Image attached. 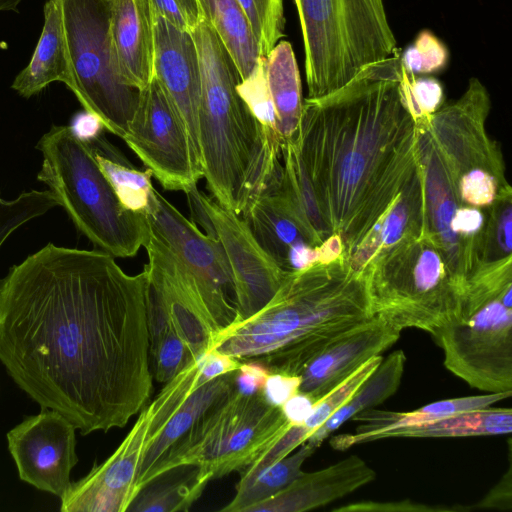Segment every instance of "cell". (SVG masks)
Wrapping results in <instances>:
<instances>
[{
    "label": "cell",
    "mask_w": 512,
    "mask_h": 512,
    "mask_svg": "<svg viewBox=\"0 0 512 512\" xmlns=\"http://www.w3.org/2000/svg\"><path fill=\"white\" fill-rule=\"evenodd\" d=\"M148 275L52 243L0 278V361L82 435L124 427L152 392Z\"/></svg>",
    "instance_id": "6da1fadb"
},
{
    "label": "cell",
    "mask_w": 512,
    "mask_h": 512,
    "mask_svg": "<svg viewBox=\"0 0 512 512\" xmlns=\"http://www.w3.org/2000/svg\"><path fill=\"white\" fill-rule=\"evenodd\" d=\"M400 53L329 95L306 98L294 136L320 216L341 239L347 263L418 170L417 130L399 91Z\"/></svg>",
    "instance_id": "7a4b0ae2"
},
{
    "label": "cell",
    "mask_w": 512,
    "mask_h": 512,
    "mask_svg": "<svg viewBox=\"0 0 512 512\" xmlns=\"http://www.w3.org/2000/svg\"><path fill=\"white\" fill-rule=\"evenodd\" d=\"M366 272L343 258L288 272L255 314L219 331L211 349L300 375L329 345L374 318Z\"/></svg>",
    "instance_id": "3957f363"
},
{
    "label": "cell",
    "mask_w": 512,
    "mask_h": 512,
    "mask_svg": "<svg viewBox=\"0 0 512 512\" xmlns=\"http://www.w3.org/2000/svg\"><path fill=\"white\" fill-rule=\"evenodd\" d=\"M199 56L198 137L212 197L241 215L281 175V145L271 141L237 91L239 71L211 25L192 32Z\"/></svg>",
    "instance_id": "277c9868"
},
{
    "label": "cell",
    "mask_w": 512,
    "mask_h": 512,
    "mask_svg": "<svg viewBox=\"0 0 512 512\" xmlns=\"http://www.w3.org/2000/svg\"><path fill=\"white\" fill-rule=\"evenodd\" d=\"M46 184L75 227L97 250L114 258L135 256L150 230L147 215L127 210L100 169L89 141L71 126H52L38 141Z\"/></svg>",
    "instance_id": "5b68a950"
},
{
    "label": "cell",
    "mask_w": 512,
    "mask_h": 512,
    "mask_svg": "<svg viewBox=\"0 0 512 512\" xmlns=\"http://www.w3.org/2000/svg\"><path fill=\"white\" fill-rule=\"evenodd\" d=\"M309 99L329 95L401 51L384 0H294Z\"/></svg>",
    "instance_id": "8992f818"
},
{
    "label": "cell",
    "mask_w": 512,
    "mask_h": 512,
    "mask_svg": "<svg viewBox=\"0 0 512 512\" xmlns=\"http://www.w3.org/2000/svg\"><path fill=\"white\" fill-rule=\"evenodd\" d=\"M365 272L374 315L401 331L417 328L433 335L462 318L464 286L424 232L383 255Z\"/></svg>",
    "instance_id": "52a82bcc"
},
{
    "label": "cell",
    "mask_w": 512,
    "mask_h": 512,
    "mask_svg": "<svg viewBox=\"0 0 512 512\" xmlns=\"http://www.w3.org/2000/svg\"><path fill=\"white\" fill-rule=\"evenodd\" d=\"M292 426L262 390L236 387L160 460L151 480L181 465L198 466L210 480L239 472Z\"/></svg>",
    "instance_id": "ba28073f"
},
{
    "label": "cell",
    "mask_w": 512,
    "mask_h": 512,
    "mask_svg": "<svg viewBox=\"0 0 512 512\" xmlns=\"http://www.w3.org/2000/svg\"><path fill=\"white\" fill-rule=\"evenodd\" d=\"M60 6L73 75L72 92L85 111L123 138L141 90L121 76L111 40V0H56Z\"/></svg>",
    "instance_id": "9c48e42d"
},
{
    "label": "cell",
    "mask_w": 512,
    "mask_h": 512,
    "mask_svg": "<svg viewBox=\"0 0 512 512\" xmlns=\"http://www.w3.org/2000/svg\"><path fill=\"white\" fill-rule=\"evenodd\" d=\"M433 336L444 365L469 386L487 393L512 391V308L494 299Z\"/></svg>",
    "instance_id": "30bf717a"
},
{
    "label": "cell",
    "mask_w": 512,
    "mask_h": 512,
    "mask_svg": "<svg viewBox=\"0 0 512 512\" xmlns=\"http://www.w3.org/2000/svg\"><path fill=\"white\" fill-rule=\"evenodd\" d=\"M122 140L167 190L185 193L203 178L185 123L154 77L141 90L139 105Z\"/></svg>",
    "instance_id": "8fae6325"
},
{
    "label": "cell",
    "mask_w": 512,
    "mask_h": 512,
    "mask_svg": "<svg viewBox=\"0 0 512 512\" xmlns=\"http://www.w3.org/2000/svg\"><path fill=\"white\" fill-rule=\"evenodd\" d=\"M491 101L486 87L471 78L464 94L432 115L425 129L454 185L479 177L507 181L501 150L486 130Z\"/></svg>",
    "instance_id": "7c38bea8"
},
{
    "label": "cell",
    "mask_w": 512,
    "mask_h": 512,
    "mask_svg": "<svg viewBox=\"0 0 512 512\" xmlns=\"http://www.w3.org/2000/svg\"><path fill=\"white\" fill-rule=\"evenodd\" d=\"M147 219L196 280L216 334L237 318L228 291L231 272L219 241L203 233L156 189Z\"/></svg>",
    "instance_id": "4fadbf2b"
},
{
    "label": "cell",
    "mask_w": 512,
    "mask_h": 512,
    "mask_svg": "<svg viewBox=\"0 0 512 512\" xmlns=\"http://www.w3.org/2000/svg\"><path fill=\"white\" fill-rule=\"evenodd\" d=\"M201 200L229 264L235 321L248 318L272 298L289 271L264 250L239 214L202 192Z\"/></svg>",
    "instance_id": "5bb4252c"
},
{
    "label": "cell",
    "mask_w": 512,
    "mask_h": 512,
    "mask_svg": "<svg viewBox=\"0 0 512 512\" xmlns=\"http://www.w3.org/2000/svg\"><path fill=\"white\" fill-rule=\"evenodd\" d=\"M75 431L66 417L45 407L12 428L7 443L20 479L61 499L78 462Z\"/></svg>",
    "instance_id": "9a60e30c"
},
{
    "label": "cell",
    "mask_w": 512,
    "mask_h": 512,
    "mask_svg": "<svg viewBox=\"0 0 512 512\" xmlns=\"http://www.w3.org/2000/svg\"><path fill=\"white\" fill-rule=\"evenodd\" d=\"M151 413L146 406L114 453L77 482L60 499L62 512H124L137 495L135 488L145 453Z\"/></svg>",
    "instance_id": "2e32d148"
},
{
    "label": "cell",
    "mask_w": 512,
    "mask_h": 512,
    "mask_svg": "<svg viewBox=\"0 0 512 512\" xmlns=\"http://www.w3.org/2000/svg\"><path fill=\"white\" fill-rule=\"evenodd\" d=\"M143 247L149 281L160 293L173 328L196 359L211 349L216 335L196 280L151 227Z\"/></svg>",
    "instance_id": "e0dca14e"
},
{
    "label": "cell",
    "mask_w": 512,
    "mask_h": 512,
    "mask_svg": "<svg viewBox=\"0 0 512 512\" xmlns=\"http://www.w3.org/2000/svg\"><path fill=\"white\" fill-rule=\"evenodd\" d=\"M154 78L182 117L199 165L198 113L201 74L198 51L191 33L153 15ZM203 171V170H202Z\"/></svg>",
    "instance_id": "ac0fdd59"
},
{
    "label": "cell",
    "mask_w": 512,
    "mask_h": 512,
    "mask_svg": "<svg viewBox=\"0 0 512 512\" xmlns=\"http://www.w3.org/2000/svg\"><path fill=\"white\" fill-rule=\"evenodd\" d=\"M401 330L375 315L313 358L300 373L299 392L319 400L362 364L391 347Z\"/></svg>",
    "instance_id": "d6986e66"
},
{
    "label": "cell",
    "mask_w": 512,
    "mask_h": 512,
    "mask_svg": "<svg viewBox=\"0 0 512 512\" xmlns=\"http://www.w3.org/2000/svg\"><path fill=\"white\" fill-rule=\"evenodd\" d=\"M241 215L264 250L286 271L298 247L323 243L280 186V177L257 194Z\"/></svg>",
    "instance_id": "ffe728a7"
},
{
    "label": "cell",
    "mask_w": 512,
    "mask_h": 512,
    "mask_svg": "<svg viewBox=\"0 0 512 512\" xmlns=\"http://www.w3.org/2000/svg\"><path fill=\"white\" fill-rule=\"evenodd\" d=\"M375 471L359 456L351 455L315 472L301 473L273 496L247 512H302L340 499L374 480Z\"/></svg>",
    "instance_id": "44dd1931"
},
{
    "label": "cell",
    "mask_w": 512,
    "mask_h": 512,
    "mask_svg": "<svg viewBox=\"0 0 512 512\" xmlns=\"http://www.w3.org/2000/svg\"><path fill=\"white\" fill-rule=\"evenodd\" d=\"M110 32L125 82L145 89L154 76V24L148 0H111Z\"/></svg>",
    "instance_id": "7402d4cb"
},
{
    "label": "cell",
    "mask_w": 512,
    "mask_h": 512,
    "mask_svg": "<svg viewBox=\"0 0 512 512\" xmlns=\"http://www.w3.org/2000/svg\"><path fill=\"white\" fill-rule=\"evenodd\" d=\"M236 377L237 370L199 384L163 424L153 427L150 423L148 443L135 483L137 493L150 482L160 460L236 388Z\"/></svg>",
    "instance_id": "603a6c76"
},
{
    "label": "cell",
    "mask_w": 512,
    "mask_h": 512,
    "mask_svg": "<svg viewBox=\"0 0 512 512\" xmlns=\"http://www.w3.org/2000/svg\"><path fill=\"white\" fill-rule=\"evenodd\" d=\"M423 228V190L418 165L416 173L374 225L348 264L355 271L365 272L389 251L420 237Z\"/></svg>",
    "instance_id": "cb8c5ba5"
},
{
    "label": "cell",
    "mask_w": 512,
    "mask_h": 512,
    "mask_svg": "<svg viewBox=\"0 0 512 512\" xmlns=\"http://www.w3.org/2000/svg\"><path fill=\"white\" fill-rule=\"evenodd\" d=\"M511 393L506 391L439 400L409 412L369 408L351 418L361 423L355 433L334 436L330 445L336 450H346L353 445L373 441L376 435L386 431L488 408L498 401L509 398Z\"/></svg>",
    "instance_id": "d4e9b609"
},
{
    "label": "cell",
    "mask_w": 512,
    "mask_h": 512,
    "mask_svg": "<svg viewBox=\"0 0 512 512\" xmlns=\"http://www.w3.org/2000/svg\"><path fill=\"white\" fill-rule=\"evenodd\" d=\"M44 24L29 64L15 77L11 88L30 98L53 82L73 90L74 82L61 9L56 0H46Z\"/></svg>",
    "instance_id": "484cf974"
},
{
    "label": "cell",
    "mask_w": 512,
    "mask_h": 512,
    "mask_svg": "<svg viewBox=\"0 0 512 512\" xmlns=\"http://www.w3.org/2000/svg\"><path fill=\"white\" fill-rule=\"evenodd\" d=\"M264 68L283 142L295 136L303 106L301 78L291 44L280 40L265 57Z\"/></svg>",
    "instance_id": "4316f807"
},
{
    "label": "cell",
    "mask_w": 512,
    "mask_h": 512,
    "mask_svg": "<svg viewBox=\"0 0 512 512\" xmlns=\"http://www.w3.org/2000/svg\"><path fill=\"white\" fill-rule=\"evenodd\" d=\"M405 362L406 356L402 350H396L383 358L352 396L307 439V442L318 448L344 422L391 397L400 386Z\"/></svg>",
    "instance_id": "83f0119b"
},
{
    "label": "cell",
    "mask_w": 512,
    "mask_h": 512,
    "mask_svg": "<svg viewBox=\"0 0 512 512\" xmlns=\"http://www.w3.org/2000/svg\"><path fill=\"white\" fill-rule=\"evenodd\" d=\"M211 480L196 465H181L160 474L147 483L127 511H188Z\"/></svg>",
    "instance_id": "f1b7e54d"
},
{
    "label": "cell",
    "mask_w": 512,
    "mask_h": 512,
    "mask_svg": "<svg viewBox=\"0 0 512 512\" xmlns=\"http://www.w3.org/2000/svg\"><path fill=\"white\" fill-rule=\"evenodd\" d=\"M199 3L204 19L215 30L244 80L261 57L245 13L237 0H199Z\"/></svg>",
    "instance_id": "f546056e"
},
{
    "label": "cell",
    "mask_w": 512,
    "mask_h": 512,
    "mask_svg": "<svg viewBox=\"0 0 512 512\" xmlns=\"http://www.w3.org/2000/svg\"><path fill=\"white\" fill-rule=\"evenodd\" d=\"M511 431V408L488 407L386 431L376 435L373 441L394 437L490 436L509 434Z\"/></svg>",
    "instance_id": "4dcf8cb0"
},
{
    "label": "cell",
    "mask_w": 512,
    "mask_h": 512,
    "mask_svg": "<svg viewBox=\"0 0 512 512\" xmlns=\"http://www.w3.org/2000/svg\"><path fill=\"white\" fill-rule=\"evenodd\" d=\"M87 141L92 145L98 165L123 207L134 213L147 215L155 191L151 180L152 173L148 169L141 171L127 164L100 135Z\"/></svg>",
    "instance_id": "1f68e13d"
},
{
    "label": "cell",
    "mask_w": 512,
    "mask_h": 512,
    "mask_svg": "<svg viewBox=\"0 0 512 512\" xmlns=\"http://www.w3.org/2000/svg\"><path fill=\"white\" fill-rule=\"evenodd\" d=\"M383 359L382 355L374 356L362 364L343 382L325 396L316 401L312 412L299 425H293L280 439L271 445L269 454L274 459H282L307 441V439L331 417L370 376Z\"/></svg>",
    "instance_id": "d6a6232c"
},
{
    "label": "cell",
    "mask_w": 512,
    "mask_h": 512,
    "mask_svg": "<svg viewBox=\"0 0 512 512\" xmlns=\"http://www.w3.org/2000/svg\"><path fill=\"white\" fill-rule=\"evenodd\" d=\"M293 454L274 462L249 477H240L233 499L221 511L247 512L252 505L263 501L290 484L300 473L303 463L316 450L307 441Z\"/></svg>",
    "instance_id": "836d02e7"
},
{
    "label": "cell",
    "mask_w": 512,
    "mask_h": 512,
    "mask_svg": "<svg viewBox=\"0 0 512 512\" xmlns=\"http://www.w3.org/2000/svg\"><path fill=\"white\" fill-rule=\"evenodd\" d=\"M399 91L416 129L429 125L432 115L444 101L441 83L432 77H418L407 72L400 62Z\"/></svg>",
    "instance_id": "e575fe53"
},
{
    "label": "cell",
    "mask_w": 512,
    "mask_h": 512,
    "mask_svg": "<svg viewBox=\"0 0 512 512\" xmlns=\"http://www.w3.org/2000/svg\"><path fill=\"white\" fill-rule=\"evenodd\" d=\"M245 13L260 56L266 57L285 36L283 0H237Z\"/></svg>",
    "instance_id": "d590c367"
},
{
    "label": "cell",
    "mask_w": 512,
    "mask_h": 512,
    "mask_svg": "<svg viewBox=\"0 0 512 512\" xmlns=\"http://www.w3.org/2000/svg\"><path fill=\"white\" fill-rule=\"evenodd\" d=\"M264 64L265 57H260L251 74L237 85V91L266 136L274 143L281 145L282 139L276 125V115L267 85Z\"/></svg>",
    "instance_id": "8d00e7d4"
},
{
    "label": "cell",
    "mask_w": 512,
    "mask_h": 512,
    "mask_svg": "<svg viewBox=\"0 0 512 512\" xmlns=\"http://www.w3.org/2000/svg\"><path fill=\"white\" fill-rule=\"evenodd\" d=\"M59 206L50 190H32L13 200L0 197V247L20 226Z\"/></svg>",
    "instance_id": "74e56055"
},
{
    "label": "cell",
    "mask_w": 512,
    "mask_h": 512,
    "mask_svg": "<svg viewBox=\"0 0 512 512\" xmlns=\"http://www.w3.org/2000/svg\"><path fill=\"white\" fill-rule=\"evenodd\" d=\"M511 224L512 194L500 198L488 207L480 264L512 257Z\"/></svg>",
    "instance_id": "f35d334b"
},
{
    "label": "cell",
    "mask_w": 512,
    "mask_h": 512,
    "mask_svg": "<svg viewBox=\"0 0 512 512\" xmlns=\"http://www.w3.org/2000/svg\"><path fill=\"white\" fill-rule=\"evenodd\" d=\"M448 58L445 44L429 30L420 31L414 42L400 53L403 68L415 75L441 71L446 67Z\"/></svg>",
    "instance_id": "ab89813d"
},
{
    "label": "cell",
    "mask_w": 512,
    "mask_h": 512,
    "mask_svg": "<svg viewBox=\"0 0 512 512\" xmlns=\"http://www.w3.org/2000/svg\"><path fill=\"white\" fill-rule=\"evenodd\" d=\"M149 354L152 360L153 377L164 384L194 360L188 346L173 326L150 348Z\"/></svg>",
    "instance_id": "60d3db41"
},
{
    "label": "cell",
    "mask_w": 512,
    "mask_h": 512,
    "mask_svg": "<svg viewBox=\"0 0 512 512\" xmlns=\"http://www.w3.org/2000/svg\"><path fill=\"white\" fill-rule=\"evenodd\" d=\"M152 13L191 33L204 19L199 0H148Z\"/></svg>",
    "instance_id": "b9f144b4"
},
{
    "label": "cell",
    "mask_w": 512,
    "mask_h": 512,
    "mask_svg": "<svg viewBox=\"0 0 512 512\" xmlns=\"http://www.w3.org/2000/svg\"><path fill=\"white\" fill-rule=\"evenodd\" d=\"M339 512H443V511H460L459 508L429 506L421 503L412 502L410 500H402L397 502H374L363 501L351 503L333 509Z\"/></svg>",
    "instance_id": "7bdbcfd3"
},
{
    "label": "cell",
    "mask_w": 512,
    "mask_h": 512,
    "mask_svg": "<svg viewBox=\"0 0 512 512\" xmlns=\"http://www.w3.org/2000/svg\"><path fill=\"white\" fill-rule=\"evenodd\" d=\"M148 275V274H147ZM147 323L149 343L152 348L172 326L167 309L158 290L148 278Z\"/></svg>",
    "instance_id": "ee69618b"
},
{
    "label": "cell",
    "mask_w": 512,
    "mask_h": 512,
    "mask_svg": "<svg viewBox=\"0 0 512 512\" xmlns=\"http://www.w3.org/2000/svg\"><path fill=\"white\" fill-rule=\"evenodd\" d=\"M199 362V383H205L221 375L236 371L240 368L242 361L210 349L198 358Z\"/></svg>",
    "instance_id": "f6af8a7d"
},
{
    "label": "cell",
    "mask_w": 512,
    "mask_h": 512,
    "mask_svg": "<svg viewBox=\"0 0 512 512\" xmlns=\"http://www.w3.org/2000/svg\"><path fill=\"white\" fill-rule=\"evenodd\" d=\"M301 377L284 373H270L263 386L266 399L273 405L282 406L299 392Z\"/></svg>",
    "instance_id": "bcb514c9"
},
{
    "label": "cell",
    "mask_w": 512,
    "mask_h": 512,
    "mask_svg": "<svg viewBox=\"0 0 512 512\" xmlns=\"http://www.w3.org/2000/svg\"><path fill=\"white\" fill-rule=\"evenodd\" d=\"M512 507V472L511 464L508 470L499 480L495 487L474 506L467 507L466 510L472 509H498L511 510Z\"/></svg>",
    "instance_id": "7dc6e473"
},
{
    "label": "cell",
    "mask_w": 512,
    "mask_h": 512,
    "mask_svg": "<svg viewBox=\"0 0 512 512\" xmlns=\"http://www.w3.org/2000/svg\"><path fill=\"white\" fill-rule=\"evenodd\" d=\"M270 372L255 360L243 361L237 370L236 387L244 393H254L262 390Z\"/></svg>",
    "instance_id": "c3c4849f"
},
{
    "label": "cell",
    "mask_w": 512,
    "mask_h": 512,
    "mask_svg": "<svg viewBox=\"0 0 512 512\" xmlns=\"http://www.w3.org/2000/svg\"><path fill=\"white\" fill-rule=\"evenodd\" d=\"M316 401L309 395L298 392L289 398L282 406V412L292 425H299L312 412Z\"/></svg>",
    "instance_id": "681fc988"
},
{
    "label": "cell",
    "mask_w": 512,
    "mask_h": 512,
    "mask_svg": "<svg viewBox=\"0 0 512 512\" xmlns=\"http://www.w3.org/2000/svg\"><path fill=\"white\" fill-rule=\"evenodd\" d=\"M185 194L191 212V217L194 219V223L197 222V224L204 228L208 236L216 238L211 221L202 204L201 192L198 190L197 186H194L190 190L186 191Z\"/></svg>",
    "instance_id": "f907efd6"
},
{
    "label": "cell",
    "mask_w": 512,
    "mask_h": 512,
    "mask_svg": "<svg viewBox=\"0 0 512 512\" xmlns=\"http://www.w3.org/2000/svg\"><path fill=\"white\" fill-rule=\"evenodd\" d=\"M22 0H0V11H16Z\"/></svg>",
    "instance_id": "816d5d0a"
}]
</instances>
